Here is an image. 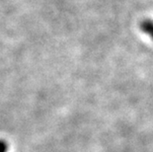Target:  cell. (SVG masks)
Masks as SVG:
<instances>
[{
  "mask_svg": "<svg viewBox=\"0 0 153 152\" xmlns=\"http://www.w3.org/2000/svg\"><path fill=\"white\" fill-rule=\"evenodd\" d=\"M139 28L143 34L148 36L153 41V20L152 19H143L139 23Z\"/></svg>",
  "mask_w": 153,
  "mask_h": 152,
  "instance_id": "cell-1",
  "label": "cell"
},
{
  "mask_svg": "<svg viewBox=\"0 0 153 152\" xmlns=\"http://www.w3.org/2000/svg\"><path fill=\"white\" fill-rule=\"evenodd\" d=\"M8 151V143L5 140L0 139V152H7Z\"/></svg>",
  "mask_w": 153,
  "mask_h": 152,
  "instance_id": "cell-2",
  "label": "cell"
}]
</instances>
